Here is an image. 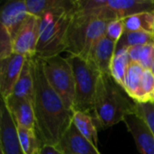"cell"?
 Returning a JSON list of instances; mask_svg holds the SVG:
<instances>
[{
	"mask_svg": "<svg viewBox=\"0 0 154 154\" xmlns=\"http://www.w3.org/2000/svg\"><path fill=\"white\" fill-rule=\"evenodd\" d=\"M136 102L110 74H101L94 99L93 113L97 125L103 129L136 114Z\"/></svg>",
	"mask_w": 154,
	"mask_h": 154,
	"instance_id": "7a4b0ae2",
	"label": "cell"
},
{
	"mask_svg": "<svg viewBox=\"0 0 154 154\" xmlns=\"http://www.w3.org/2000/svg\"><path fill=\"white\" fill-rule=\"evenodd\" d=\"M72 123L79 133L97 148V125L90 114L82 111H74Z\"/></svg>",
	"mask_w": 154,
	"mask_h": 154,
	"instance_id": "ac0fdd59",
	"label": "cell"
},
{
	"mask_svg": "<svg viewBox=\"0 0 154 154\" xmlns=\"http://www.w3.org/2000/svg\"><path fill=\"white\" fill-rule=\"evenodd\" d=\"M108 23L76 10L68 30L66 51L88 60L95 44L105 36Z\"/></svg>",
	"mask_w": 154,
	"mask_h": 154,
	"instance_id": "277c9868",
	"label": "cell"
},
{
	"mask_svg": "<svg viewBox=\"0 0 154 154\" xmlns=\"http://www.w3.org/2000/svg\"><path fill=\"white\" fill-rule=\"evenodd\" d=\"M105 5L117 20L140 13H154V0H105Z\"/></svg>",
	"mask_w": 154,
	"mask_h": 154,
	"instance_id": "5bb4252c",
	"label": "cell"
},
{
	"mask_svg": "<svg viewBox=\"0 0 154 154\" xmlns=\"http://www.w3.org/2000/svg\"><path fill=\"white\" fill-rule=\"evenodd\" d=\"M151 70H152V72L153 73V75H154V63H153V65H152V69H151Z\"/></svg>",
	"mask_w": 154,
	"mask_h": 154,
	"instance_id": "f546056e",
	"label": "cell"
},
{
	"mask_svg": "<svg viewBox=\"0 0 154 154\" xmlns=\"http://www.w3.org/2000/svg\"><path fill=\"white\" fill-rule=\"evenodd\" d=\"M1 154H2V153H1Z\"/></svg>",
	"mask_w": 154,
	"mask_h": 154,
	"instance_id": "1f68e13d",
	"label": "cell"
},
{
	"mask_svg": "<svg viewBox=\"0 0 154 154\" xmlns=\"http://www.w3.org/2000/svg\"><path fill=\"white\" fill-rule=\"evenodd\" d=\"M26 59L23 55L13 53L11 56L0 60V92L3 99L11 96Z\"/></svg>",
	"mask_w": 154,
	"mask_h": 154,
	"instance_id": "9c48e42d",
	"label": "cell"
},
{
	"mask_svg": "<svg viewBox=\"0 0 154 154\" xmlns=\"http://www.w3.org/2000/svg\"><path fill=\"white\" fill-rule=\"evenodd\" d=\"M125 32V25L123 20H114L110 21L106 26L105 36L110 41L117 43V42L122 37Z\"/></svg>",
	"mask_w": 154,
	"mask_h": 154,
	"instance_id": "83f0119b",
	"label": "cell"
},
{
	"mask_svg": "<svg viewBox=\"0 0 154 154\" xmlns=\"http://www.w3.org/2000/svg\"><path fill=\"white\" fill-rule=\"evenodd\" d=\"M19 141L24 154H39L42 142L36 130L17 127Z\"/></svg>",
	"mask_w": 154,
	"mask_h": 154,
	"instance_id": "603a6c76",
	"label": "cell"
},
{
	"mask_svg": "<svg viewBox=\"0 0 154 154\" xmlns=\"http://www.w3.org/2000/svg\"><path fill=\"white\" fill-rule=\"evenodd\" d=\"M131 61L137 62L144 69H152L154 63V43L128 49Z\"/></svg>",
	"mask_w": 154,
	"mask_h": 154,
	"instance_id": "7402d4cb",
	"label": "cell"
},
{
	"mask_svg": "<svg viewBox=\"0 0 154 154\" xmlns=\"http://www.w3.org/2000/svg\"><path fill=\"white\" fill-rule=\"evenodd\" d=\"M152 34H153V36H154V29H153V32H152Z\"/></svg>",
	"mask_w": 154,
	"mask_h": 154,
	"instance_id": "4dcf8cb0",
	"label": "cell"
},
{
	"mask_svg": "<svg viewBox=\"0 0 154 154\" xmlns=\"http://www.w3.org/2000/svg\"><path fill=\"white\" fill-rule=\"evenodd\" d=\"M136 114L147 123L154 134V103H137Z\"/></svg>",
	"mask_w": 154,
	"mask_h": 154,
	"instance_id": "4316f807",
	"label": "cell"
},
{
	"mask_svg": "<svg viewBox=\"0 0 154 154\" xmlns=\"http://www.w3.org/2000/svg\"><path fill=\"white\" fill-rule=\"evenodd\" d=\"M32 68L36 132L42 144L57 146L72 124L74 112L65 106L62 99L48 83L42 60L37 57L32 58Z\"/></svg>",
	"mask_w": 154,
	"mask_h": 154,
	"instance_id": "6da1fadb",
	"label": "cell"
},
{
	"mask_svg": "<svg viewBox=\"0 0 154 154\" xmlns=\"http://www.w3.org/2000/svg\"><path fill=\"white\" fill-rule=\"evenodd\" d=\"M39 154H63V152L54 145H49V144H42Z\"/></svg>",
	"mask_w": 154,
	"mask_h": 154,
	"instance_id": "f1b7e54d",
	"label": "cell"
},
{
	"mask_svg": "<svg viewBox=\"0 0 154 154\" xmlns=\"http://www.w3.org/2000/svg\"><path fill=\"white\" fill-rule=\"evenodd\" d=\"M28 15L26 0H11L6 2L1 9L0 24L5 26L14 38Z\"/></svg>",
	"mask_w": 154,
	"mask_h": 154,
	"instance_id": "8fae6325",
	"label": "cell"
},
{
	"mask_svg": "<svg viewBox=\"0 0 154 154\" xmlns=\"http://www.w3.org/2000/svg\"><path fill=\"white\" fill-rule=\"evenodd\" d=\"M14 52L13 37L7 29L0 24V60L11 56Z\"/></svg>",
	"mask_w": 154,
	"mask_h": 154,
	"instance_id": "484cf974",
	"label": "cell"
},
{
	"mask_svg": "<svg viewBox=\"0 0 154 154\" xmlns=\"http://www.w3.org/2000/svg\"><path fill=\"white\" fill-rule=\"evenodd\" d=\"M67 0H26L28 13L37 17H41L48 11L64 5Z\"/></svg>",
	"mask_w": 154,
	"mask_h": 154,
	"instance_id": "cb8c5ba5",
	"label": "cell"
},
{
	"mask_svg": "<svg viewBox=\"0 0 154 154\" xmlns=\"http://www.w3.org/2000/svg\"><path fill=\"white\" fill-rule=\"evenodd\" d=\"M154 43V36L152 33L143 32H126L125 31L120 40L116 45V52L124 50L130 49L136 46Z\"/></svg>",
	"mask_w": 154,
	"mask_h": 154,
	"instance_id": "ffe728a7",
	"label": "cell"
},
{
	"mask_svg": "<svg viewBox=\"0 0 154 154\" xmlns=\"http://www.w3.org/2000/svg\"><path fill=\"white\" fill-rule=\"evenodd\" d=\"M141 92L140 103H154V75L151 69H144L143 71Z\"/></svg>",
	"mask_w": 154,
	"mask_h": 154,
	"instance_id": "d4e9b609",
	"label": "cell"
},
{
	"mask_svg": "<svg viewBox=\"0 0 154 154\" xmlns=\"http://www.w3.org/2000/svg\"><path fill=\"white\" fill-rule=\"evenodd\" d=\"M143 71L144 69L140 64L131 61L125 78L123 88L136 103H140L142 99L141 86Z\"/></svg>",
	"mask_w": 154,
	"mask_h": 154,
	"instance_id": "e0dca14e",
	"label": "cell"
},
{
	"mask_svg": "<svg viewBox=\"0 0 154 154\" xmlns=\"http://www.w3.org/2000/svg\"><path fill=\"white\" fill-rule=\"evenodd\" d=\"M123 122L133 135L140 153L154 154V134L147 123L137 114L126 116Z\"/></svg>",
	"mask_w": 154,
	"mask_h": 154,
	"instance_id": "30bf717a",
	"label": "cell"
},
{
	"mask_svg": "<svg viewBox=\"0 0 154 154\" xmlns=\"http://www.w3.org/2000/svg\"><path fill=\"white\" fill-rule=\"evenodd\" d=\"M34 93V81L32 68V59H26L21 75L15 83L10 97L16 98H26L32 101Z\"/></svg>",
	"mask_w": 154,
	"mask_h": 154,
	"instance_id": "2e32d148",
	"label": "cell"
},
{
	"mask_svg": "<svg viewBox=\"0 0 154 154\" xmlns=\"http://www.w3.org/2000/svg\"><path fill=\"white\" fill-rule=\"evenodd\" d=\"M42 63L48 83L62 99L65 106L73 111L75 80L69 60L67 58L57 55L42 60Z\"/></svg>",
	"mask_w": 154,
	"mask_h": 154,
	"instance_id": "8992f818",
	"label": "cell"
},
{
	"mask_svg": "<svg viewBox=\"0 0 154 154\" xmlns=\"http://www.w3.org/2000/svg\"><path fill=\"white\" fill-rule=\"evenodd\" d=\"M0 148L2 154H24L19 141L17 125L4 99L0 107Z\"/></svg>",
	"mask_w": 154,
	"mask_h": 154,
	"instance_id": "ba28073f",
	"label": "cell"
},
{
	"mask_svg": "<svg viewBox=\"0 0 154 154\" xmlns=\"http://www.w3.org/2000/svg\"><path fill=\"white\" fill-rule=\"evenodd\" d=\"M67 60L71 66L75 80L73 112H93L97 87L102 73L92 61L80 56L69 55Z\"/></svg>",
	"mask_w": 154,
	"mask_h": 154,
	"instance_id": "5b68a950",
	"label": "cell"
},
{
	"mask_svg": "<svg viewBox=\"0 0 154 154\" xmlns=\"http://www.w3.org/2000/svg\"><path fill=\"white\" fill-rule=\"evenodd\" d=\"M4 100L17 127L36 130V121L32 100L12 97Z\"/></svg>",
	"mask_w": 154,
	"mask_h": 154,
	"instance_id": "4fadbf2b",
	"label": "cell"
},
{
	"mask_svg": "<svg viewBox=\"0 0 154 154\" xmlns=\"http://www.w3.org/2000/svg\"><path fill=\"white\" fill-rule=\"evenodd\" d=\"M116 43L103 36L90 51L88 60L92 61L102 74L111 75V64L116 53Z\"/></svg>",
	"mask_w": 154,
	"mask_h": 154,
	"instance_id": "9a60e30c",
	"label": "cell"
},
{
	"mask_svg": "<svg viewBox=\"0 0 154 154\" xmlns=\"http://www.w3.org/2000/svg\"><path fill=\"white\" fill-rule=\"evenodd\" d=\"M57 147L63 154H101L72 123Z\"/></svg>",
	"mask_w": 154,
	"mask_h": 154,
	"instance_id": "7c38bea8",
	"label": "cell"
},
{
	"mask_svg": "<svg viewBox=\"0 0 154 154\" xmlns=\"http://www.w3.org/2000/svg\"><path fill=\"white\" fill-rule=\"evenodd\" d=\"M122 20L125 31L126 32H143L152 34L153 32L154 13L145 12L135 14Z\"/></svg>",
	"mask_w": 154,
	"mask_h": 154,
	"instance_id": "d6986e66",
	"label": "cell"
},
{
	"mask_svg": "<svg viewBox=\"0 0 154 154\" xmlns=\"http://www.w3.org/2000/svg\"><path fill=\"white\" fill-rule=\"evenodd\" d=\"M75 12L76 0H67L64 5L55 7L39 17L37 58L43 60L66 51L68 30Z\"/></svg>",
	"mask_w": 154,
	"mask_h": 154,
	"instance_id": "3957f363",
	"label": "cell"
},
{
	"mask_svg": "<svg viewBox=\"0 0 154 154\" xmlns=\"http://www.w3.org/2000/svg\"><path fill=\"white\" fill-rule=\"evenodd\" d=\"M131 62L128 50L124 49L116 51L111 64V76L121 86H124L127 69Z\"/></svg>",
	"mask_w": 154,
	"mask_h": 154,
	"instance_id": "44dd1931",
	"label": "cell"
},
{
	"mask_svg": "<svg viewBox=\"0 0 154 154\" xmlns=\"http://www.w3.org/2000/svg\"><path fill=\"white\" fill-rule=\"evenodd\" d=\"M39 27L40 18L29 14L28 17L13 38L14 53L23 55L28 59L36 57Z\"/></svg>",
	"mask_w": 154,
	"mask_h": 154,
	"instance_id": "52a82bcc",
	"label": "cell"
}]
</instances>
